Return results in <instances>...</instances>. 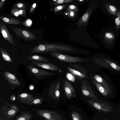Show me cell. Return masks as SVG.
Here are the masks:
<instances>
[{"instance_id": "1", "label": "cell", "mask_w": 120, "mask_h": 120, "mask_svg": "<svg viewBox=\"0 0 120 120\" xmlns=\"http://www.w3.org/2000/svg\"><path fill=\"white\" fill-rule=\"evenodd\" d=\"M30 54L55 51L74 52V49L68 45L52 43H44L33 47L30 49Z\"/></svg>"}, {"instance_id": "2", "label": "cell", "mask_w": 120, "mask_h": 120, "mask_svg": "<svg viewBox=\"0 0 120 120\" xmlns=\"http://www.w3.org/2000/svg\"><path fill=\"white\" fill-rule=\"evenodd\" d=\"M49 53L60 61L70 63L85 62L87 61L88 60L87 59L69 56L57 51L50 52Z\"/></svg>"}, {"instance_id": "3", "label": "cell", "mask_w": 120, "mask_h": 120, "mask_svg": "<svg viewBox=\"0 0 120 120\" xmlns=\"http://www.w3.org/2000/svg\"><path fill=\"white\" fill-rule=\"evenodd\" d=\"M81 91L84 95L90 100L98 101L87 79H84L82 80L81 82Z\"/></svg>"}, {"instance_id": "4", "label": "cell", "mask_w": 120, "mask_h": 120, "mask_svg": "<svg viewBox=\"0 0 120 120\" xmlns=\"http://www.w3.org/2000/svg\"><path fill=\"white\" fill-rule=\"evenodd\" d=\"M37 114L46 120H64L63 117L56 112L47 109L36 110Z\"/></svg>"}, {"instance_id": "5", "label": "cell", "mask_w": 120, "mask_h": 120, "mask_svg": "<svg viewBox=\"0 0 120 120\" xmlns=\"http://www.w3.org/2000/svg\"><path fill=\"white\" fill-rule=\"evenodd\" d=\"M11 29L17 36L26 41H32L36 39V36L34 34L29 30L15 27H11Z\"/></svg>"}, {"instance_id": "6", "label": "cell", "mask_w": 120, "mask_h": 120, "mask_svg": "<svg viewBox=\"0 0 120 120\" xmlns=\"http://www.w3.org/2000/svg\"><path fill=\"white\" fill-rule=\"evenodd\" d=\"M88 103L96 109L105 113H109L112 111V107L108 103L98 101L87 100Z\"/></svg>"}, {"instance_id": "7", "label": "cell", "mask_w": 120, "mask_h": 120, "mask_svg": "<svg viewBox=\"0 0 120 120\" xmlns=\"http://www.w3.org/2000/svg\"><path fill=\"white\" fill-rule=\"evenodd\" d=\"M3 113L5 117L10 119L14 117L19 110L18 107L12 104L7 103L2 105Z\"/></svg>"}, {"instance_id": "8", "label": "cell", "mask_w": 120, "mask_h": 120, "mask_svg": "<svg viewBox=\"0 0 120 120\" xmlns=\"http://www.w3.org/2000/svg\"><path fill=\"white\" fill-rule=\"evenodd\" d=\"M60 81L58 80L52 84L50 86L48 93L49 97L57 101L60 98Z\"/></svg>"}, {"instance_id": "9", "label": "cell", "mask_w": 120, "mask_h": 120, "mask_svg": "<svg viewBox=\"0 0 120 120\" xmlns=\"http://www.w3.org/2000/svg\"><path fill=\"white\" fill-rule=\"evenodd\" d=\"M0 30L4 39L8 42L11 45L15 46V41L10 33L7 27L6 24L0 20Z\"/></svg>"}, {"instance_id": "10", "label": "cell", "mask_w": 120, "mask_h": 120, "mask_svg": "<svg viewBox=\"0 0 120 120\" xmlns=\"http://www.w3.org/2000/svg\"><path fill=\"white\" fill-rule=\"evenodd\" d=\"M26 66L32 73L39 80L41 79L43 77L54 75V73L39 69L32 65H27Z\"/></svg>"}, {"instance_id": "11", "label": "cell", "mask_w": 120, "mask_h": 120, "mask_svg": "<svg viewBox=\"0 0 120 120\" xmlns=\"http://www.w3.org/2000/svg\"><path fill=\"white\" fill-rule=\"evenodd\" d=\"M93 8L94 7L93 6L89 7L88 8L83 15L77 22L76 25L77 27H85L87 25Z\"/></svg>"}, {"instance_id": "12", "label": "cell", "mask_w": 120, "mask_h": 120, "mask_svg": "<svg viewBox=\"0 0 120 120\" xmlns=\"http://www.w3.org/2000/svg\"><path fill=\"white\" fill-rule=\"evenodd\" d=\"M63 88L66 97L68 99L74 97L76 93V91L72 86L66 79L64 80Z\"/></svg>"}, {"instance_id": "13", "label": "cell", "mask_w": 120, "mask_h": 120, "mask_svg": "<svg viewBox=\"0 0 120 120\" xmlns=\"http://www.w3.org/2000/svg\"><path fill=\"white\" fill-rule=\"evenodd\" d=\"M30 63L33 65L44 69L57 71L60 72H61V70L58 66L52 63L35 61L31 62Z\"/></svg>"}, {"instance_id": "14", "label": "cell", "mask_w": 120, "mask_h": 120, "mask_svg": "<svg viewBox=\"0 0 120 120\" xmlns=\"http://www.w3.org/2000/svg\"><path fill=\"white\" fill-rule=\"evenodd\" d=\"M3 75L6 80L12 86H15L21 85V83L15 76L9 71H4Z\"/></svg>"}, {"instance_id": "15", "label": "cell", "mask_w": 120, "mask_h": 120, "mask_svg": "<svg viewBox=\"0 0 120 120\" xmlns=\"http://www.w3.org/2000/svg\"><path fill=\"white\" fill-rule=\"evenodd\" d=\"M17 98L18 100L23 104L28 105L37 98L34 97L31 94L24 93L18 94Z\"/></svg>"}, {"instance_id": "16", "label": "cell", "mask_w": 120, "mask_h": 120, "mask_svg": "<svg viewBox=\"0 0 120 120\" xmlns=\"http://www.w3.org/2000/svg\"><path fill=\"white\" fill-rule=\"evenodd\" d=\"M0 19L9 24L20 25L21 23V21L20 20L8 17L0 16Z\"/></svg>"}, {"instance_id": "17", "label": "cell", "mask_w": 120, "mask_h": 120, "mask_svg": "<svg viewBox=\"0 0 120 120\" xmlns=\"http://www.w3.org/2000/svg\"><path fill=\"white\" fill-rule=\"evenodd\" d=\"M67 69L71 73L73 74L78 79L83 80L85 78L88 77V76L86 75L83 73L72 68L69 66L66 67Z\"/></svg>"}, {"instance_id": "18", "label": "cell", "mask_w": 120, "mask_h": 120, "mask_svg": "<svg viewBox=\"0 0 120 120\" xmlns=\"http://www.w3.org/2000/svg\"><path fill=\"white\" fill-rule=\"evenodd\" d=\"M27 58L31 61L37 62H43L46 63L49 62V61L46 58L38 55H33L27 57Z\"/></svg>"}, {"instance_id": "19", "label": "cell", "mask_w": 120, "mask_h": 120, "mask_svg": "<svg viewBox=\"0 0 120 120\" xmlns=\"http://www.w3.org/2000/svg\"><path fill=\"white\" fill-rule=\"evenodd\" d=\"M91 78L93 82L97 88L99 92L103 96H107L108 95V92L99 83L97 82L94 78L93 77L91 76Z\"/></svg>"}, {"instance_id": "20", "label": "cell", "mask_w": 120, "mask_h": 120, "mask_svg": "<svg viewBox=\"0 0 120 120\" xmlns=\"http://www.w3.org/2000/svg\"><path fill=\"white\" fill-rule=\"evenodd\" d=\"M32 116L31 113L26 112H22L21 114L17 116L15 120H30Z\"/></svg>"}, {"instance_id": "21", "label": "cell", "mask_w": 120, "mask_h": 120, "mask_svg": "<svg viewBox=\"0 0 120 120\" xmlns=\"http://www.w3.org/2000/svg\"><path fill=\"white\" fill-rule=\"evenodd\" d=\"M0 51L2 57L4 60L9 62H13L11 58L8 53L0 46Z\"/></svg>"}, {"instance_id": "22", "label": "cell", "mask_w": 120, "mask_h": 120, "mask_svg": "<svg viewBox=\"0 0 120 120\" xmlns=\"http://www.w3.org/2000/svg\"><path fill=\"white\" fill-rule=\"evenodd\" d=\"M69 65L73 68L74 69L79 71L86 75H87V73L88 72V71L83 68L82 66L77 64H69Z\"/></svg>"}, {"instance_id": "23", "label": "cell", "mask_w": 120, "mask_h": 120, "mask_svg": "<svg viewBox=\"0 0 120 120\" xmlns=\"http://www.w3.org/2000/svg\"><path fill=\"white\" fill-rule=\"evenodd\" d=\"M71 116L73 120H82L78 112L73 111L71 113Z\"/></svg>"}, {"instance_id": "24", "label": "cell", "mask_w": 120, "mask_h": 120, "mask_svg": "<svg viewBox=\"0 0 120 120\" xmlns=\"http://www.w3.org/2000/svg\"><path fill=\"white\" fill-rule=\"evenodd\" d=\"M67 11L69 12L73 11L76 12L78 11V9L77 6L74 5H68L67 8Z\"/></svg>"}, {"instance_id": "25", "label": "cell", "mask_w": 120, "mask_h": 120, "mask_svg": "<svg viewBox=\"0 0 120 120\" xmlns=\"http://www.w3.org/2000/svg\"><path fill=\"white\" fill-rule=\"evenodd\" d=\"M44 100L41 97L37 98L33 101L30 103L29 105H36L41 103Z\"/></svg>"}, {"instance_id": "26", "label": "cell", "mask_w": 120, "mask_h": 120, "mask_svg": "<svg viewBox=\"0 0 120 120\" xmlns=\"http://www.w3.org/2000/svg\"><path fill=\"white\" fill-rule=\"evenodd\" d=\"M15 8L20 9H25L26 8V5L23 3H17L13 5Z\"/></svg>"}, {"instance_id": "27", "label": "cell", "mask_w": 120, "mask_h": 120, "mask_svg": "<svg viewBox=\"0 0 120 120\" xmlns=\"http://www.w3.org/2000/svg\"><path fill=\"white\" fill-rule=\"evenodd\" d=\"M67 79L70 81L72 82H74L75 78L74 75L71 73H67L66 75Z\"/></svg>"}, {"instance_id": "28", "label": "cell", "mask_w": 120, "mask_h": 120, "mask_svg": "<svg viewBox=\"0 0 120 120\" xmlns=\"http://www.w3.org/2000/svg\"><path fill=\"white\" fill-rule=\"evenodd\" d=\"M73 1V0H58L56 1L54 0L55 1L53 3V4L54 5H57L62 3H70Z\"/></svg>"}, {"instance_id": "29", "label": "cell", "mask_w": 120, "mask_h": 120, "mask_svg": "<svg viewBox=\"0 0 120 120\" xmlns=\"http://www.w3.org/2000/svg\"><path fill=\"white\" fill-rule=\"evenodd\" d=\"M32 22L31 20L30 19H28L23 23V25L27 27H31L32 24Z\"/></svg>"}, {"instance_id": "30", "label": "cell", "mask_w": 120, "mask_h": 120, "mask_svg": "<svg viewBox=\"0 0 120 120\" xmlns=\"http://www.w3.org/2000/svg\"><path fill=\"white\" fill-rule=\"evenodd\" d=\"M19 9L15 8L11 10V14L13 15L17 18L19 16Z\"/></svg>"}, {"instance_id": "31", "label": "cell", "mask_w": 120, "mask_h": 120, "mask_svg": "<svg viewBox=\"0 0 120 120\" xmlns=\"http://www.w3.org/2000/svg\"><path fill=\"white\" fill-rule=\"evenodd\" d=\"M68 4H65L64 5H59L55 7L54 9V10L55 12H57L60 11L61 10L64 8Z\"/></svg>"}, {"instance_id": "32", "label": "cell", "mask_w": 120, "mask_h": 120, "mask_svg": "<svg viewBox=\"0 0 120 120\" xmlns=\"http://www.w3.org/2000/svg\"><path fill=\"white\" fill-rule=\"evenodd\" d=\"M93 77L94 79L98 82L102 83L103 82V79L100 76L97 75H94Z\"/></svg>"}, {"instance_id": "33", "label": "cell", "mask_w": 120, "mask_h": 120, "mask_svg": "<svg viewBox=\"0 0 120 120\" xmlns=\"http://www.w3.org/2000/svg\"><path fill=\"white\" fill-rule=\"evenodd\" d=\"M19 16L23 17L25 16L26 15V13L25 9H20L19 11Z\"/></svg>"}, {"instance_id": "34", "label": "cell", "mask_w": 120, "mask_h": 120, "mask_svg": "<svg viewBox=\"0 0 120 120\" xmlns=\"http://www.w3.org/2000/svg\"><path fill=\"white\" fill-rule=\"evenodd\" d=\"M109 7V10L111 13H115L116 12V9L115 7L112 5H110Z\"/></svg>"}, {"instance_id": "35", "label": "cell", "mask_w": 120, "mask_h": 120, "mask_svg": "<svg viewBox=\"0 0 120 120\" xmlns=\"http://www.w3.org/2000/svg\"><path fill=\"white\" fill-rule=\"evenodd\" d=\"M107 62L109 63V64L113 68L115 69L116 70H120L118 68V67L116 64L115 63H112V62H109V61H107Z\"/></svg>"}, {"instance_id": "36", "label": "cell", "mask_w": 120, "mask_h": 120, "mask_svg": "<svg viewBox=\"0 0 120 120\" xmlns=\"http://www.w3.org/2000/svg\"><path fill=\"white\" fill-rule=\"evenodd\" d=\"M36 6V3H34L32 6L29 12V14H31L33 11Z\"/></svg>"}, {"instance_id": "37", "label": "cell", "mask_w": 120, "mask_h": 120, "mask_svg": "<svg viewBox=\"0 0 120 120\" xmlns=\"http://www.w3.org/2000/svg\"><path fill=\"white\" fill-rule=\"evenodd\" d=\"M105 36L108 39H111L113 38L112 34L109 33H106Z\"/></svg>"}, {"instance_id": "38", "label": "cell", "mask_w": 120, "mask_h": 120, "mask_svg": "<svg viewBox=\"0 0 120 120\" xmlns=\"http://www.w3.org/2000/svg\"><path fill=\"white\" fill-rule=\"evenodd\" d=\"M115 23L116 25L119 26L120 24V20L118 17L116 18L115 19Z\"/></svg>"}, {"instance_id": "39", "label": "cell", "mask_w": 120, "mask_h": 120, "mask_svg": "<svg viewBox=\"0 0 120 120\" xmlns=\"http://www.w3.org/2000/svg\"><path fill=\"white\" fill-rule=\"evenodd\" d=\"M6 1V0H1L0 1V8H1L2 7Z\"/></svg>"}, {"instance_id": "40", "label": "cell", "mask_w": 120, "mask_h": 120, "mask_svg": "<svg viewBox=\"0 0 120 120\" xmlns=\"http://www.w3.org/2000/svg\"><path fill=\"white\" fill-rule=\"evenodd\" d=\"M16 98L15 95L13 94L11 97V99L12 101H13L16 99Z\"/></svg>"}, {"instance_id": "41", "label": "cell", "mask_w": 120, "mask_h": 120, "mask_svg": "<svg viewBox=\"0 0 120 120\" xmlns=\"http://www.w3.org/2000/svg\"><path fill=\"white\" fill-rule=\"evenodd\" d=\"M70 16L71 17H73L74 16L75 14L74 12L73 11H71L70 12L69 14Z\"/></svg>"}, {"instance_id": "42", "label": "cell", "mask_w": 120, "mask_h": 120, "mask_svg": "<svg viewBox=\"0 0 120 120\" xmlns=\"http://www.w3.org/2000/svg\"><path fill=\"white\" fill-rule=\"evenodd\" d=\"M79 1H85V0H79Z\"/></svg>"}, {"instance_id": "43", "label": "cell", "mask_w": 120, "mask_h": 120, "mask_svg": "<svg viewBox=\"0 0 120 120\" xmlns=\"http://www.w3.org/2000/svg\"></svg>"}]
</instances>
